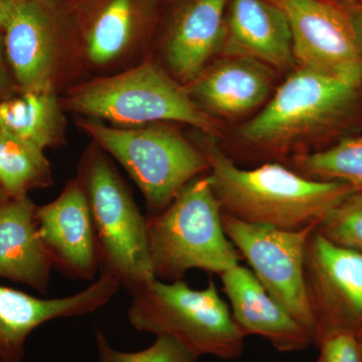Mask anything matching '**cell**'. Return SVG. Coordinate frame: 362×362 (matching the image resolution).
<instances>
[{
  "instance_id": "cell-22",
  "label": "cell",
  "mask_w": 362,
  "mask_h": 362,
  "mask_svg": "<svg viewBox=\"0 0 362 362\" xmlns=\"http://www.w3.org/2000/svg\"><path fill=\"white\" fill-rule=\"evenodd\" d=\"M298 173L322 181H342L362 192V137L340 140L329 148L294 157Z\"/></svg>"
},
{
  "instance_id": "cell-3",
  "label": "cell",
  "mask_w": 362,
  "mask_h": 362,
  "mask_svg": "<svg viewBox=\"0 0 362 362\" xmlns=\"http://www.w3.org/2000/svg\"><path fill=\"white\" fill-rule=\"evenodd\" d=\"M132 297L128 319L136 330L173 338L199 357L233 361L242 356L246 337L213 278L201 290L183 280L156 278Z\"/></svg>"
},
{
  "instance_id": "cell-26",
  "label": "cell",
  "mask_w": 362,
  "mask_h": 362,
  "mask_svg": "<svg viewBox=\"0 0 362 362\" xmlns=\"http://www.w3.org/2000/svg\"><path fill=\"white\" fill-rule=\"evenodd\" d=\"M4 47V37L0 35V100L14 96V88L16 87L13 76L9 71Z\"/></svg>"
},
{
  "instance_id": "cell-31",
  "label": "cell",
  "mask_w": 362,
  "mask_h": 362,
  "mask_svg": "<svg viewBox=\"0 0 362 362\" xmlns=\"http://www.w3.org/2000/svg\"><path fill=\"white\" fill-rule=\"evenodd\" d=\"M357 337H358L359 347H361V361H362V330L357 333Z\"/></svg>"
},
{
  "instance_id": "cell-11",
  "label": "cell",
  "mask_w": 362,
  "mask_h": 362,
  "mask_svg": "<svg viewBox=\"0 0 362 362\" xmlns=\"http://www.w3.org/2000/svg\"><path fill=\"white\" fill-rule=\"evenodd\" d=\"M110 274L100 277L71 296L44 299L0 286V362H23L30 333L54 319L94 313L106 306L120 290Z\"/></svg>"
},
{
  "instance_id": "cell-23",
  "label": "cell",
  "mask_w": 362,
  "mask_h": 362,
  "mask_svg": "<svg viewBox=\"0 0 362 362\" xmlns=\"http://www.w3.org/2000/svg\"><path fill=\"white\" fill-rule=\"evenodd\" d=\"M317 230L332 244L362 254V192L356 190L338 202Z\"/></svg>"
},
{
  "instance_id": "cell-14",
  "label": "cell",
  "mask_w": 362,
  "mask_h": 362,
  "mask_svg": "<svg viewBox=\"0 0 362 362\" xmlns=\"http://www.w3.org/2000/svg\"><path fill=\"white\" fill-rule=\"evenodd\" d=\"M223 52L256 59L270 68H289L295 62L285 13L272 0H232Z\"/></svg>"
},
{
  "instance_id": "cell-17",
  "label": "cell",
  "mask_w": 362,
  "mask_h": 362,
  "mask_svg": "<svg viewBox=\"0 0 362 362\" xmlns=\"http://www.w3.org/2000/svg\"><path fill=\"white\" fill-rule=\"evenodd\" d=\"M272 68L256 59L226 56L202 71L187 89L206 110L235 118L259 106L271 92Z\"/></svg>"
},
{
  "instance_id": "cell-32",
  "label": "cell",
  "mask_w": 362,
  "mask_h": 362,
  "mask_svg": "<svg viewBox=\"0 0 362 362\" xmlns=\"http://www.w3.org/2000/svg\"><path fill=\"white\" fill-rule=\"evenodd\" d=\"M337 1L344 2L345 4H354V2H362V0H337Z\"/></svg>"
},
{
  "instance_id": "cell-28",
  "label": "cell",
  "mask_w": 362,
  "mask_h": 362,
  "mask_svg": "<svg viewBox=\"0 0 362 362\" xmlns=\"http://www.w3.org/2000/svg\"><path fill=\"white\" fill-rule=\"evenodd\" d=\"M18 0H0V30H6L14 9H16Z\"/></svg>"
},
{
  "instance_id": "cell-8",
  "label": "cell",
  "mask_w": 362,
  "mask_h": 362,
  "mask_svg": "<svg viewBox=\"0 0 362 362\" xmlns=\"http://www.w3.org/2000/svg\"><path fill=\"white\" fill-rule=\"evenodd\" d=\"M223 225L259 284L306 328L314 345L316 327L305 290L304 262L309 237L318 225L300 230H278L225 214Z\"/></svg>"
},
{
  "instance_id": "cell-5",
  "label": "cell",
  "mask_w": 362,
  "mask_h": 362,
  "mask_svg": "<svg viewBox=\"0 0 362 362\" xmlns=\"http://www.w3.org/2000/svg\"><path fill=\"white\" fill-rule=\"evenodd\" d=\"M80 181L96 230L100 270L115 277L133 295L156 278L150 261L147 218L102 154L88 157Z\"/></svg>"
},
{
  "instance_id": "cell-33",
  "label": "cell",
  "mask_w": 362,
  "mask_h": 362,
  "mask_svg": "<svg viewBox=\"0 0 362 362\" xmlns=\"http://www.w3.org/2000/svg\"><path fill=\"white\" fill-rule=\"evenodd\" d=\"M268 362H279V361H268Z\"/></svg>"
},
{
  "instance_id": "cell-15",
  "label": "cell",
  "mask_w": 362,
  "mask_h": 362,
  "mask_svg": "<svg viewBox=\"0 0 362 362\" xmlns=\"http://www.w3.org/2000/svg\"><path fill=\"white\" fill-rule=\"evenodd\" d=\"M37 209L28 197L0 204V278L45 294L54 264L40 237Z\"/></svg>"
},
{
  "instance_id": "cell-27",
  "label": "cell",
  "mask_w": 362,
  "mask_h": 362,
  "mask_svg": "<svg viewBox=\"0 0 362 362\" xmlns=\"http://www.w3.org/2000/svg\"><path fill=\"white\" fill-rule=\"evenodd\" d=\"M343 7L362 47V2L345 4Z\"/></svg>"
},
{
  "instance_id": "cell-13",
  "label": "cell",
  "mask_w": 362,
  "mask_h": 362,
  "mask_svg": "<svg viewBox=\"0 0 362 362\" xmlns=\"http://www.w3.org/2000/svg\"><path fill=\"white\" fill-rule=\"evenodd\" d=\"M233 320L245 337L258 335L281 352L313 345L306 328L266 291L252 272L240 264L220 276Z\"/></svg>"
},
{
  "instance_id": "cell-6",
  "label": "cell",
  "mask_w": 362,
  "mask_h": 362,
  "mask_svg": "<svg viewBox=\"0 0 362 362\" xmlns=\"http://www.w3.org/2000/svg\"><path fill=\"white\" fill-rule=\"evenodd\" d=\"M66 105L82 115L124 125L175 121L209 134L218 132L213 117L195 104L187 90L151 63L81 86Z\"/></svg>"
},
{
  "instance_id": "cell-18",
  "label": "cell",
  "mask_w": 362,
  "mask_h": 362,
  "mask_svg": "<svg viewBox=\"0 0 362 362\" xmlns=\"http://www.w3.org/2000/svg\"><path fill=\"white\" fill-rule=\"evenodd\" d=\"M47 9L33 0H18L4 30L7 65L21 92L52 86L56 45Z\"/></svg>"
},
{
  "instance_id": "cell-12",
  "label": "cell",
  "mask_w": 362,
  "mask_h": 362,
  "mask_svg": "<svg viewBox=\"0 0 362 362\" xmlns=\"http://www.w3.org/2000/svg\"><path fill=\"white\" fill-rule=\"evenodd\" d=\"M37 223L54 268L74 280L95 278L100 269L99 247L80 180L70 181L54 201L37 206Z\"/></svg>"
},
{
  "instance_id": "cell-9",
  "label": "cell",
  "mask_w": 362,
  "mask_h": 362,
  "mask_svg": "<svg viewBox=\"0 0 362 362\" xmlns=\"http://www.w3.org/2000/svg\"><path fill=\"white\" fill-rule=\"evenodd\" d=\"M304 281L314 344L329 331L362 330L361 252L332 244L316 228L305 251Z\"/></svg>"
},
{
  "instance_id": "cell-29",
  "label": "cell",
  "mask_w": 362,
  "mask_h": 362,
  "mask_svg": "<svg viewBox=\"0 0 362 362\" xmlns=\"http://www.w3.org/2000/svg\"><path fill=\"white\" fill-rule=\"evenodd\" d=\"M33 1L37 2V4L45 7V8H49V7L57 6L62 0H33Z\"/></svg>"
},
{
  "instance_id": "cell-19",
  "label": "cell",
  "mask_w": 362,
  "mask_h": 362,
  "mask_svg": "<svg viewBox=\"0 0 362 362\" xmlns=\"http://www.w3.org/2000/svg\"><path fill=\"white\" fill-rule=\"evenodd\" d=\"M64 118L51 87L0 100V131L45 150L61 139Z\"/></svg>"
},
{
  "instance_id": "cell-30",
  "label": "cell",
  "mask_w": 362,
  "mask_h": 362,
  "mask_svg": "<svg viewBox=\"0 0 362 362\" xmlns=\"http://www.w3.org/2000/svg\"><path fill=\"white\" fill-rule=\"evenodd\" d=\"M7 199H9L8 197H7L6 192H4V188L0 187V204H2V202H6Z\"/></svg>"
},
{
  "instance_id": "cell-20",
  "label": "cell",
  "mask_w": 362,
  "mask_h": 362,
  "mask_svg": "<svg viewBox=\"0 0 362 362\" xmlns=\"http://www.w3.org/2000/svg\"><path fill=\"white\" fill-rule=\"evenodd\" d=\"M45 150L0 131V187L9 199L28 197L35 188L52 183Z\"/></svg>"
},
{
  "instance_id": "cell-1",
  "label": "cell",
  "mask_w": 362,
  "mask_h": 362,
  "mask_svg": "<svg viewBox=\"0 0 362 362\" xmlns=\"http://www.w3.org/2000/svg\"><path fill=\"white\" fill-rule=\"evenodd\" d=\"M209 176L221 213L284 230L318 225L356 188L342 181L311 180L279 163L240 168L213 140L204 142Z\"/></svg>"
},
{
  "instance_id": "cell-7",
  "label": "cell",
  "mask_w": 362,
  "mask_h": 362,
  "mask_svg": "<svg viewBox=\"0 0 362 362\" xmlns=\"http://www.w3.org/2000/svg\"><path fill=\"white\" fill-rule=\"evenodd\" d=\"M81 126L127 171L153 214L165 209L190 181L209 171L204 151L168 126L123 129L93 120L83 121Z\"/></svg>"
},
{
  "instance_id": "cell-16",
  "label": "cell",
  "mask_w": 362,
  "mask_h": 362,
  "mask_svg": "<svg viewBox=\"0 0 362 362\" xmlns=\"http://www.w3.org/2000/svg\"><path fill=\"white\" fill-rule=\"evenodd\" d=\"M226 4L228 0H189L171 26L166 61L175 77L188 85L206 70L214 54L223 52Z\"/></svg>"
},
{
  "instance_id": "cell-4",
  "label": "cell",
  "mask_w": 362,
  "mask_h": 362,
  "mask_svg": "<svg viewBox=\"0 0 362 362\" xmlns=\"http://www.w3.org/2000/svg\"><path fill=\"white\" fill-rule=\"evenodd\" d=\"M361 88L362 69L333 74L299 66L265 108L243 126L240 138L267 156L283 153L337 124Z\"/></svg>"
},
{
  "instance_id": "cell-10",
  "label": "cell",
  "mask_w": 362,
  "mask_h": 362,
  "mask_svg": "<svg viewBox=\"0 0 362 362\" xmlns=\"http://www.w3.org/2000/svg\"><path fill=\"white\" fill-rule=\"evenodd\" d=\"M272 1L289 23L299 66L333 74L361 70L362 47L344 9L324 0Z\"/></svg>"
},
{
  "instance_id": "cell-21",
  "label": "cell",
  "mask_w": 362,
  "mask_h": 362,
  "mask_svg": "<svg viewBox=\"0 0 362 362\" xmlns=\"http://www.w3.org/2000/svg\"><path fill=\"white\" fill-rule=\"evenodd\" d=\"M134 30L132 0H111L98 14L86 40L88 58L98 66L118 58L129 45Z\"/></svg>"
},
{
  "instance_id": "cell-25",
  "label": "cell",
  "mask_w": 362,
  "mask_h": 362,
  "mask_svg": "<svg viewBox=\"0 0 362 362\" xmlns=\"http://www.w3.org/2000/svg\"><path fill=\"white\" fill-rule=\"evenodd\" d=\"M319 356L316 362H362L357 333L333 330L317 339Z\"/></svg>"
},
{
  "instance_id": "cell-2",
  "label": "cell",
  "mask_w": 362,
  "mask_h": 362,
  "mask_svg": "<svg viewBox=\"0 0 362 362\" xmlns=\"http://www.w3.org/2000/svg\"><path fill=\"white\" fill-rule=\"evenodd\" d=\"M147 228L150 261L159 280H182L194 269L221 276L239 264L209 175L190 181L165 209L147 218Z\"/></svg>"
},
{
  "instance_id": "cell-24",
  "label": "cell",
  "mask_w": 362,
  "mask_h": 362,
  "mask_svg": "<svg viewBox=\"0 0 362 362\" xmlns=\"http://www.w3.org/2000/svg\"><path fill=\"white\" fill-rule=\"evenodd\" d=\"M97 362H199V356L177 340L164 335L139 351L117 350L101 330L96 331Z\"/></svg>"
}]
</instances>
